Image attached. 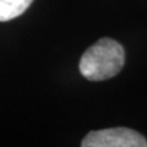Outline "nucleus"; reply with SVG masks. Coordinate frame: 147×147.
Wrapping results in <instances>:
<instances>
[{"label":"nucleus","instance_id":"f257e3e1","mask_svg":"<svg viewBox=\"0 0 147 147\" xmlns=\"http://www.w3.org/2000/svg\"><path fill=\"white\" fill-rule=\"evenodd\" d=\"M125 63L123 45L112 38H102L86 50L79 64L82 76L90 81H104L118 75Z\"/></svg>","mask_w":147,"mask_h":147},{"label":"nucleus","instance_id":"f03ea898","mask_svg":"<svg viewBox=\"0 0 147 147\" xmlns=\"http://www.w3.org/2000/svg\"><path fill=\"white\" fill-rule=\"evenodd\" d=\"M82 147H147L140 132L127 127H110L91 131L81 142Z\"/></svg>","mask_w":147,"mask_h":147},{"label":"nucleus","instance_id":"7ed1b4c3","mask_svg":"<svg viewBox=\"0 0 147 147\" xmlns=\"http://www.w3.org/2000/svg\"><path fill=\"white\" fill-rule=\"evenodd\" d=\"M33 0H0V22H6L22 15Z\"/></svg>","mask_w":147,"mask_h":147}]
</instances>
